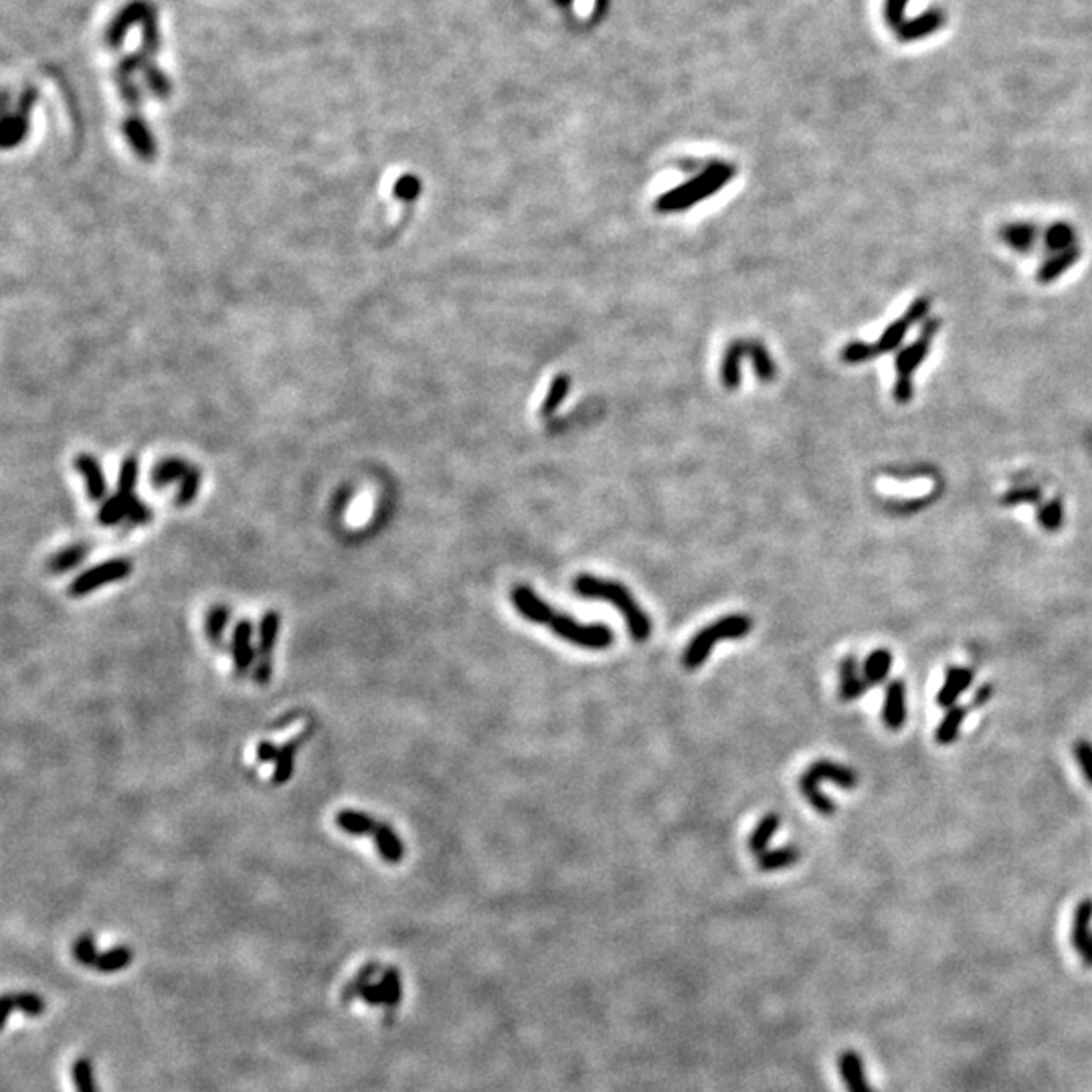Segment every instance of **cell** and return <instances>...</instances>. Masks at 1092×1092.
Segmentation results:
<instances>
[{"instance_id":"1","label":"cell","mask_w":1092,"mask_h":1092,"mask_svg":"<svg viewBox=\"0 0 1092 1092\" xmlns=\"http://www.w3.org/2000/svg\"><path fill=\"white\" fill-rule=\"evenodd\" d=\"M512 603L524 619L532 623L546 625L558 638L574 643L584 650H607L613 643V633L603 623H579L571 615L558 613L545 603L527 584L512 589Z\"/></svg>"},{"instance_id":"2","label":"cell","mask_w":1092,"mask_h":1092,"mask_svg":"<svg viewBox=\"0 0 1092 1092\" xmlns=\"http://www.w3.org/2000/svg\"><path fill=\"white\" fill-rule=\"evenodd\" d=\"M574 593L583 599H603L613 603L625 617L627 630L635 641H648L651 635V617L643 612L631 591L617 581L599 579L595 574H579L574 579Z\"/></svg>"},{"instance_id":"3","label":"cell","mask_w":1092,"mask_h":1092,"mask_svg":"<svg viewBox=\"0 0 1092 1092\" xmlns=\"http://www.w3.org/2000/svg\"><path fill=\"white\" fill-rule=\"evenodd\" d=\"M928 309H931V299L928 298H918L913 302L905 314H902L898 320H894L884 334L880 337V340L876 344H850V347L841 352V358L846 360L850 365H858V363H866V360L876 358L884 355V352H890L894 348L900 347L902 338L907 337V332L913 328L916 322L926 320Z\"/></svg>"},{"instance_id":"4","label":"cell","mask_w":1092,"mask_h":1092,"mask_svg":"<svg viewBox=\"0 0 1092 1092\" xmlns=\"http://www.w3.org/2000/svg\"><path fill=\"white\" fill-rule=\"evenodd\" d=\"M753 630V619L749 615H726L718 622L704 627L700 633L694 635V640L688 643L684 651V666L688 669L700 668L707 658L710 656L712 648L722 640H741L749 635Z\"/></svg>"},{"instance_id":"5","label":"cell","mask_w":1092,"mask_h":1092,"mask_svg":"<svg viewBox=\"0 0 1092 1092\" xmlns=\"http://www.w3.org/2000/svg\"><path fill=\"white\" fill-rule=\"evenodd\" d=\"M823 779L833 781V783L844 787V789H854L858 785V775L850 767H844V764H838L831 761L813 763L812 767L803 773L802 781H799L802 793L805 795L807 802L812 803L815 812H820L821 815H831L833 812H836V805H833L830 799L820 791V781H823Z\"/></svg>"},{"instance_id":"6","label":"cell","mask_w":1092,"mask_h":1092,"mask_svg":"<svg viewBox=\"0 0 1092 1092\" xmlns=\"http://www.w3.org/2000/svg\"><path fill=\"white\" fill-rule=\"evenodd\" d=\"M939 326H941L939 320L928 318L923 326V334L918 337V340H915L910 347H907L897 356V385H894V401L900 403V405H905V403L913 399V375L918 368V365H921L925 356L928 355V347H931V342L935 338L936 330H939Z\"/></svg>"},{"instance_id":"7","label":"cell","mask_w":1092,"mask_h":1092,"mask_svg":"<svg viewBox=\"0 0 1092 1092\" xmlns=\"http://www.w3.org/2000/svg\"><path fill=\"white\" fill-rule=\"evenodd\" d=\"M130 573L132 563L128 561V558H111V561L91 566V569L81 573L80 577H75V581L69 584V595L85 597L96 589L103 587V584L124 581L126 577H130Z\"/></svg>"},{"instance_id":"8","label":"cell","mask_w":1092,"mask_h":1092,"mask_svg":"<svg viewBox=\"0 0 1092 1092\" xmlns=\"http://www.w3.org/2000/svg\"><path fill=\"white\" fill-rule=\"evenodd\" d=\"M281 617L278 612H268L260 622V643H257V666L253 672V680L257 684H268L271 678V653L275 650L280 635Z\"/></svg>"},{"instance_id":"9","label":"cell","mask_w":1092,"mask_h":1092,"mask_svg":"<svg viewBox=\"0 0 1092 1092\" xmlns=\"http://www.w3.org/2000/svg\"><path fill=\"white\" fill-rule=\"evenodd\" d=\"M884 725L890 730H900L907 722V688L902 680H892L887 686V696H884L882 708Z\"/></svg>"},{"instance_id":"10","label":"cell","mask_w":1092,"mask_h":1092,"mask_svg":"<svg viewBox=\"0 0 1092 1092\" xmlns=\"http://www.w3.org/2000/svg\"><path fill=\"white\" fill-rule=\"evenodd\" d=\"M252 640H253V623L249 622V619H241V622L235 625L233 643H231V648H233L235 669L239 676H245L255 660Z\"/></svg>"},{"instance_id":"11","label":"cell","mask_w":1092,"mask_h":1092,"mask_svg":"<svg viewBox=\"0 0 1092 1092\" xmlns=\"http://www.w3.org/2000/svg\"><path fill=\"white\" fill-rule=\"evenodd\" d=\"M973 672L969 668H949L945 676L943 688L936 694V704L943 708H953L959 700V696L973 684Z\"/></svg>"},{"instance_id":"12","label":"cell","mask_w":1092,"mask_h":1092,"mask_svg":"<svg viewBox=\"0 0 1092 1092\" xmlns=\"http://www.w3.org/2000/svg\"><path fill=\"white\" fill-rule=\"evenodd\" d=\"M838 1068L848 1092H874L866 1080L862 1056L856 1054L854 1050H846L840 1054Z\"/></svg>"},{"instance_id":"13","label":"cell","mask_w":1092,"mask_h":1092,"mask_svg":"<svg viewBox=\"0 0 1092 1092\" xmlns=\"http://www.w3.org/2000/svg\"><path fill=\"white\" fill-rule=\"evenodd\" d=\"M75 470L80 471V474L85 480V488H88L90 500H93V502L101 500V498L106 496L108 484H106V476H103V470H101V466L98 463V460L93 458V455H88V453L77 455V458H75Z\"/></svg>"},{"instance_id":"14","label":"cell","mask_w":1092,"mask_h":1092,"mask_svg":"<svg viewBox=\"0 0 1092 1092\" xmlns=\"http://www.w3.org/2000/svg\"><path fill=\"white\" fill-rule=\"evenodd\" d=\"M866 678L858 674V661L854 656H848L840 664V698L844 702L858 700L868 690Z\"/></svg>"},{"instance_id":"15","label":"cell","mask_w":1092,"mask_h":1092,"mask_svg":"<svg viewBox=\"0 0 1092 1092\" xmlns=\"http://www.w3.org/2000/svg\"><path fill=\"white\" fill-rule=\"evenodd\" d=\"M375 844L378 854L385 859V862L389 864H399L403 858H405V846H403V841L399 840L397 833L391 828V825L386 823H376V828L373 831Z\"/></svg>"},{"instance_id":"16","label":"cell","mask_w":1092,"mask_h":1092,"mask_svg":"<svg viewBox=\"0 0 1092 1092\" xmlns=\"http://www.w3.org/2000/svg\"><path fill=\"white\" fill-rule=\"evenodd\" d=\"M1078 260H1080L1078 247H1070V249H1064V252L1054 253L1050 260L1044 261L1042 268H1040L1038 281L1052 283L1054 280H1059L1064 271H1068Z\"/></svg>"},{"instance_id":"17","label":"cell","mask_w":1092,"mask_h":1092,"mask_svg":"<svg viewBox=\"0 0 1092 1092\" xmlns=\"http://www.w3.org/2000/svg\"><path fill=\"white\" fill-rule=\"evenodd\" d=\"M376 823L373 815H368L365 812H356V810H342L337 813V825L347 831L348 836H373V831L376 828Z\"/></svg>"},{"instance_id":"18","label":"cell","mask_w":1092,"mask_h":1092,"mask_svg":"<svg viewBox=\"0 0 1092 1092\" xmlns=\"http://www.w3.org/2000/svg\"><path fill=\"white\" fill-rule=\"evenodd\" d=\"M1090 923H1092V900L1085 898L1078 905L1077 913H1074V923H1072V943L1078 953L1085 951L1087 945L1092 941Z\"/></svg>"},{"instance_id":"19","label":"cell","mask_w":1092,"mask_h":1092,"mask_svg":"<svg viewBox=\"0 0 1092 1092\" xmlns=\"http://www.w3.org/2000/svg\"><path fill=\"white\" fill-rule=\"evenodd\" d=\"M136 500L134 494H126V492H118L116 496H111L109 500L101 506L98 520L103 527H114V524L122 522L124 518H128V512H130V506Z\"/></svg>"},{"instance_id":"20","label":"cell","mask_w":1092,"mask_h":1092,"mask_svg":"<svg viewBox=\"0 0 1092 1092\" xmlns=\"http://www.w3.org/2000/svg\"><path fill=\"white\" fill-rule=\"evenodd\" d=\"M779 825H781V818L777 813H767L759 823H756V828L753 830L751 838H749V848L756 858L767 852L769 841L777 833Z\"/></svg>"},{"instance_id":"21","label":"cell","mask_w":1092,"mask_h":1092,"mask_svg":"<svg viewBox=\"0 0 1092 1092\" xmlns=\"http://www.w3.org/2000/svg\"><path fill=\"white\" fill-rule=\"evenodd\" d=\"M892 668V653L888 650H874L870 656L866 658L864 664V678L868 684H882L887 680Z\"/></svg>"},{"instance_id":"22","label":"cell","mask_w":1092,"mask_h":1092,"mask_svg":"<svg viewBox=\"0 0 1092 1092\" xmlns=\"http://www.w3.org/2000/svg\"><path fill=\"white\" fill-rule=\"evenodd\" d=\"M1002 237L1011 249L1026 253L1036 243V227L1030 223H1011L1002 231Z\"/></svg>"},{"instance_id":"23","label":"cell","mask_w":1092,"mask_h":1092,"mask_svg":"<svg viewBox=\"0 0 1092 1092\" xmlns=\"http://www.w3.org/2000/svg\"><path fill=\"white\" fill-rule=\"evenodd\" d=\"M132 959H134V951L128 947V945H118V947H114V949L100 953V957L96 961V965H93V969H98L100 973H118V971H122L130 965Z\"/></svg>"},{"instance_id":"24","label":"cell","mask_w":1092,"mask_h":1092,"mask_svg":"<svg viewBox=\"0 0 1092 1092\" xmlns=\"http://www.w3.org/2000/svg\"><path fill=\"white\" fill-rule=\"evenodd\" d=\"M298 746H299V741H290L283 746H280V755H278V759H275V769L271 775L273 785H283V783H288L291 777H294Z\"/></svg>"},{"instance_id":"25","label":"cell","mask_w":1092,"mask_h":1092,"mask_svg":"<svg viewBox=\"0 0 1092 1092\" xmlns=\"http://www.w3.org/2000/svg\"><path fill=\"white\" fill-rule=\"evenodd\" d=\"M799 850L795 846H785L779 850H767L763 856H759V870L763 872H775V870H785V868L793 866L799 859Z\"/></svg>"},{"instance_id":"26","label":"cell","mask_w":1092,"mask_h":1092,"mask_svg":"<svg viewBox=\"0 0 1092 1092\" xmlns=\"http://www.w3.org/2000/svg\"><path fill=\"white\" fill-rule=\"evenodd\" d=\"M126 134H128V140L132 142L134 150L140 154V158H144V160L154 158V152H157V148H154V140L140 119H136V118L128 119Z\"/></svg>"},{"instance_id":"27","label":"cell","mask_w":1092,"mask_h":1092,"mask_svg":"<svg viewBox=\"0 0 1092 1092\" xmlns=\"http://www.w3.org/2000/svg\"><path fill=\"white\" fill-rule=\"evenodd\" d=\"M963 720H965V708L961 707H953L947 710V715L941 720V725L936 726L935 738L939 745H951L957 741L959 730L963 726Z\"/></svg>"},{"instance_id":"28","label":"cell","mask_w":1092,"mask_h":1092,"mask_svg":"<svg viewBox=\"0 0 1092 1092\" xmlns=\"http://www.w3.org/2000/svg\"><path fill=\"white\" fill-rule=\"evenodd\" d=\"M188 470L191 468H188L183 460H176V458L165 460V461H160L157 468H154L152 484L157 488H165V486L172 484V481L183 480Z\"/></svg>"},{"instance_id":"29","label":"cell","mask_w":1092,"mask_h":1092,"mask_svg":"<svg viewBox=\"0 0 1092 1092\" xmlns=\"http://www.w3.org/2000/svg\"><path fill=\"white\" fill-rule=\"evenodd\" d=\"M231 619V609L227 605H213L209 612H206L204 617V631L209 641H213L214 646H219L223 640V631H225V627L229 625Z\"/></svg>"},{"instance_id":"30","label":"cell","mask_w":1092,"mask_h":1092,"mask_svg":"<svg viewBox=\"0 0 1092 1092\" xmlns=\"http://www.w3.org/2000/svg\"><path fill=\"white\" fill-rule=\"evenodd\" d=\"M88 550H90V546H85V545H73V546H67L63 550H59V553L55 556H51L49 571L51 573H65L69 569H73V566H77V565H80L83 561L85 555H88Z\"/></svg>"},{"instance_id":"31","label":"cell","mask_w":1092,"mask_h":1092,"mask_svg":"<svg viewBox=\"0 0 1092 1092\" xmlns=\"http://www.w3.org/2000/svg\"><path fill=\"white\" fill-rule=\"evenodd\" d=\"M376 971H378L376 961L366 963V965L360 969L355 977H352V982L342 990V1003H350V1002H355L356 997L363 995L366 987L371 985V979L375 977Z\"/></svg>"},{"instance_id":"32","label":"cell","mask_w":1092,"mask_h":1092,"mask_svg":"<svg viewBox=\"0 0 1092 1092\" xmlns=\"http://www.w3.org/2000/svg\"><path fill=\"white\" fill-rule=\"evenodd\" d=\"M381 990H383V997H385V1008L386 1010H394L403 1000V985H401V973L394 967H389L383 973L381 979Z\"/></svg>"},{"instance_id":"33","label":"cell","mask_w":1092,"mask_h":1092,"mask_svg":"<svg viewBox=\"0 0 1092 1092\" xmlns=\"http://www.w3.org/2000/svg\"><path fill=\"white\" fill-rule=\"evenodd\" d=\"M1046 245L1056 253L1074 247V231L1068 225H1064V223H1056V225L1046 231Z\"/></svg>"},{"instance_id":"34","label":"cell","mask_w":1092,"mask_h":1092,"mask_svg":"<svg viewBox=\"0 0 1092 1092\" xmlns=\"http://www.w3.org/2000/svg\"><path fill=\"white\" fill-rule=\"evenodd\" d=\"M73 957L83 967H93V965H96L100 953H98V947H96V941H93V936L90 933L88 935H81L80 939L75 941V945H73Z\"/></svg>"},{"instance_id":"35","label":"cell","mask_w":1092,"mask_h":1092,"mask_svg":"<svg viewBox=\"0 0 1092 1092\" xmlns=\"http://www.w3.org/2000/svg\"><path fill=\"white\" fill-rule=\"evenodd\" d=\"M13 1000H14V1008L23 1011L24 1016L39 1018L45 1013V1002H43V997L39 993H33V992L13 993Z\"/></svg>"},{"instance_id":"36","label":"cell","mask_w":1092,"mask_h":1092,"mask_svg":"<svg viewBox=\"0 0 1092 1092\" xmlns=\"http://www.w3.org/2000/svg\"><path fill=\"white\" fill-rule=\"evenodd\" d=\"M73 1085L75 1092H98L93 1080V1068L88 1059H77L73 1064Z\"/></svg>"},{"instance_id":"37","label":"cell","mask_w":1092,"mask_h":1092,"mask_svg":"<svg viewBox=\"0 0 1092 1092\" xmlns=\"http://www.w3.org/2000/svg\"><path fill=\"white\" fill-rule=\"evenodd\" d=\"M1064 520V510H1062V502L1060 500H1052L1044 504L1042 508L1038 510V522L1040 527L1048 532H1056L1062 527Z\"/></svg>"},{"instance_id":"38","label":"cell","mask_w":1092,"mask_h":1092,"mask_svg":"<svg viewBox=\"0 0 1092 1092\" xmlns=\"http://www.w3.org/2000/svg\"><path fill=\"white\" fill-rule=\"evenodd\" d=\"M201 486V471L196 468H191L186 471V476L180 480V488L176 494V504L178 506H188L191 502H195L196 492H199Z\"/></svg>"},{"instance_id":"39","label":"cell","mask_w":1092,"mask_h":1092,"mask_svg":"<svg viewBox=\"0 0 1092 1092\" xmlns=\"http://www.w3.org/2000/svg\"><path fill=\"white\" fill-rule=\"evenodd\" d=\"M1042 500V494H1040L1038 488H1016L1010 489L1008 494L1002 498L1003 506H1018V504H1040Z\"/></svg>"},{"instance_id":"40","label":"cell","mask_w":1092,"mask_h":1092,"mask_svg":"<svg viewBox=\"0 0 1092 1092\" xmlns=\"http://www.w3.org/2000/svg\"><path fill=\"white\" fill-rule=\"evenodd\" d=\"M138 481V460L134 455L130 458H126L122 463V471H119V481H118V492H126V494H134Z\"/></svg>"},{"instance_id":"41","label":"cell","mask_w":1092,"mask_h":1092,"mask_svg":"<svg viewBox=\"0 0 1092 1092\" xmlns=\"http://www.w3.org/2000/svg\"><path fill=\"white\" fill-rule=\"evenodd\" d=\"M1074 756H1077L1082 773H1085L1087 781L1092 785V743L1080 738V741L1074 745Z\"/></svg>"},{"instance_id":"42","label":"cell","mask_w":1092,"mask_h":1092,"mask_svg":"<svg viewBox=\"0 0 1092 1092\" xmlns=\"http://www.w3.org/2000/svg\"><path fill=\"white\" fill-rule=\"evenodd\" d=\"M394 195H397L399 199H405V201L415 199V196L419 195V183L413 176L401 178L397 186H394Z\"/></svg>"},{"instance_id":"43","label":"cell","mask_w":1092,"mask_h":1092,"mask_svg":"<svg viewBox=\"0 0 1092 1092\" xmlns=\"http://www.w3.org/2000/svg\"><path fill=\"white\" fill-rule=\"evenodd\" d=\"M150 518H152V510L136 498L130 506V512H128V520H130L132 524H144V522H150Z\"/></svg>"},{"instance_id":"44","label":"cell","mask_w":1092,"mask_h":1092,"mask_svg":"<svg viewBox=\"0 0 1092 1092\" xmlns=\"http://www.w3.org/2000/svg\"><path fill=\"white\" fill-rule=\"evenodd\" d=\"M278 755H280V746H275L270 741H261L255 749V756L260 763H271L278 759Z\"/></svg>"},{"instance_id":"45","label":"cell","mask_w":1092,"mask_h":1092,"mask_svg":"<svg viewBox=\"0 0 1092 1092\" xmlns=\"http://www.w3.org/2000/svg\"><path fill=\"white\" fill-rule=\"evenodd\" d=\"M360 997H363V1000H365L368 1005H385L383 990H381V985H378V983H376V985H375V983L368 985L366 990L363 992V995H360Z\"/></svg>"},{"instance_id":"46","label":"cell","mask_w":1092,"mask_h":1092,"mask_svg":"<svg viewBox=\"0 0 1092 1092\" xmlns=\"http://www.w3.org/2000/svg\"><path fill=\"white\" fill-rule=\"evenodd\" d=\"M992 694H993V688L990 684H983L982 688H977V692L973 696V707H983V704H987V700L992 698Z\"/></svg>"},{"instance_id":"47","label":"cell","mask_w":1092,"mask_h":1092,"mask_svg":"<svg viewBox=\"0 0 1092 1092\" xmlns=\"http://www.w3.org/2000/svg\"><path fill=\"white\" fill-rule=\"evenodd\" d=\"M13 1011H16L13 993H5L3 995V1026H6V1021H8V1018H11Z\"/></svg>"}]
</instances>
